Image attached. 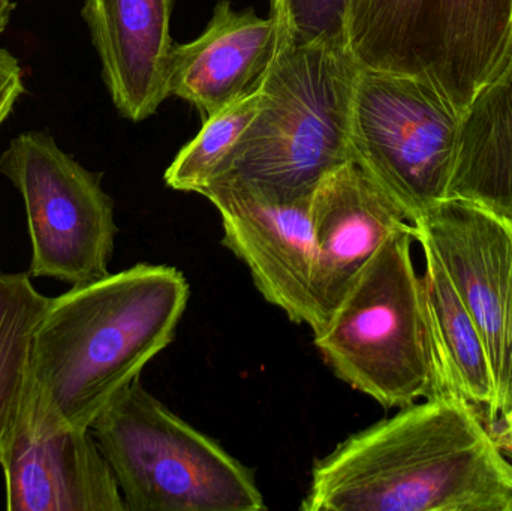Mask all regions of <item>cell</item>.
Instances as JSON below:
<instances>
[{
    "label": "cell",
    "mask_w": 512,
    "mask_h": 511,
    "mask_svg": "<svg viewBox=\"0 0 512 511\" xmlns=\"http://www.w3.org/2000/svg\"><path fill=\"white\" fill-rule=\"evenodd\" d=\"M300 509L512 511V464L472 405L438 393L318 459Z\"/></svg>",
    "instance_id": "6da1fadb"
},
{
    "label": "cell",
    "mask_w": 512,
    "mask_h": 511,
    "mask_svg": "<svg viewBox=\"0 0 512 511\" xmlns=\"http://www.w3.org/2000/svg\"><path fill=\"white\" fill-rule=\"evenodd\" d=\"M189 302L176 267L137 264L50 299L32 342L27 404L50 429H90L173 342Z\"/></svg>",
    "instance_id": "7a4b0ae2"
},
{
    "label": "cell",
    "mask_w": 512,
    "mask_h": 511,
    "mask_svg": "<svg viewBox=\"0 0 512 511\" xmlns=\"http://www.w3.org/2000/svg\"><path fill=\"white\" fill-rule=\"evenodd\" d=\"M360 66L342 42L279 41L261 83V107L219 171L289 195H312L352 161V95ZM215 177V179H216Z\"/></svg>",
    "instance_id": "3957f363"
},
{
    "label": "cell",
    "mask_w": 512,
    "mask_h": 511,
    "mask_svg": "<svg viewBox=\"0 0 512 511\" xmlns=\"http://www.w3.org/2000/svg\"><path fill=\"white\" fill-rule=\"evenodd\" d=\"M414 240L415 227L393 234L313 339L339 380L388 410L438 395Z\"/></svg>",
    "instance_id": "277c9868"
},
{
    "label": "cell",
    "mask_w": 512,
    "mask_h": 511,
    "mask_svg": "<svg viewBox=\"0 0 512 511\" xmlns=\"http://www.w3.org/2000/svg\"><path fill=\"white\" fill-rule=\"evenodd\" d=\"M90 429L126 511L265 510L254 473L140 380L116 396Z\"/></svg>",
    "instance_id": "5b68a950"
},
{
    "label": "cell",
    "mask_w": 512,
    "mask_h": 511,
    "mask_svg": "<svg viewBox=\"0 0 512 511\" xmlns=\"http://www.w3.org/2000/svg\"><path fill=\"white\" fill-rule=\"evenodd\" d=\"M346 45L360 68L417 78L460 113L512 53V0H352Z\"/></svg>",
    "instance_id": "8992f818"
},
{
    "label": "cell",
    "mask_w": 512,
    "mask_h": 511,
    "mask_svg": "<svg viewBox=\"0 0 512 511\" xmlns=\"http://www.w3.org/2000/svg\"><path fill=\"white\" fill-rule=\"evenodd\" d=\"M462 116L424 81L358 68L349 123L352 161L412 225L450 198Z\"/></svg>",
    "instance_id": "52a82bcc"
},
{
    "label": "cell",
    "mask_w": 512,
    "mask_h": 511,
    "mask_svg": "<svg viewBox=\"0 0 512 511\" xmlns=\"http://www.w3.org/2000/svg\"><path fill=\"white\" fill-rule=\"evenodd\" d=\"M0 173L24 201L32 243L29 275L75 285L108 273L117 225L101 177L60 149L50 134L15 137L0 156Z\"/></svg>",
    "instance_id": "ba28073f"
},
{
    "label": "cell",
    "mask_w": 512,
    "mask_h": 511,
    "mask_svg": "<svg viewBox=\"0 0 512 511\" xmlns=\"http://www.w3.org/2000/svg\"><path fill=\"white\" fill-rule=\"evenodd\" d=\"M414 227L415 240L438 255L483 339L495 383L496 425L512 411L511 218L448 198Z\"/></svg>",
    "instance_id": "9c48e42d"
},
{
    "label": "cell",
    "mask_w": 512,
    "mask_h": 511,
    "mask_svg": "<svg viewBox=\"0 0 512 511\" xmlns=\"http://www.w3.org/2000/svg\"><path fill=\"white\" fill-rule=\"evenodd\" d=\"M313 194H283L233 173L216 177L200 192L218 209L222 243L248 267L261 296L309 329Z\"/></svg>",
    "instance_id": "30bf717a"
},
{
    "label": "cell",
    "mask_w": 512,
    "mask_h": 511,
    "mask_svg": "<svg viewBox=\"0 0 512 511\" xmlns=\"http://www.w3.org/2000/svg\"><path fill=\"white\" fill-rule=\"evenodd\" d=\"M412 227L357 162H346L321 180L312 200L313 335L325 329L379 248Z\"/></svg>",
    "instance_id": "8fae6325"
},
{
    "label": "cell",
    "mask_w": 512,
    "mask_h": 511,
    "mask_svg": "<svg viewBox=\"0 0 512 511\" xmlns=\"http://www.w3.org/2000/svg\"><path fill=\"white\" fill-rule=\"evenodd\" d=\"M0 465L6 510L126 511L92 429L45 428L27 399L0 449Z\"/></svg>",
    "instance_id": "7c38bea8"
},
{
    "label": "cell",
    "mask_w": 512,
    "mask_h": 511,
    "mask_svg": "<svg viewBox=\"0 0 512 511\" xmlns=\"http://www.w3.org/2000/svg\"><path fill=\"white\" fill-rule=\"evenodd\" d=\"M277 47L279 30L271 15L236 11L228 0H219L203 35L173 45L168 96L189 102L209 119L259 89Z\"/></svg>",
    "instance_id": "4fadbf2b"
},
{
    "label": "cell",
    "mask_w": 512,
    "mask_h": 511,
    "mask_svg": "<svg viewBox=\"0 0 512 511\" xmlns=\"http://www.w3.org/2000/svg\"><path fill=\"white\" fill-rule=\"evenodd\" d=\"M173 0H86L83 18L117 111L143 122L168 98Z\"/></svg>",
    "instance_id": "5bb4252c"
},
{
    "label": "cell",
    "mask_w": 512,
    "mask_h": 511,
    "mask_svg": "<svg viewBox=\"0 0 512 511\" xmlns=\"http://www.w3.org/2000/svg\"><path fill=\"white\" fill-rule=\"evenodd\" d=\"M426 260L424 308L438 393L459 396L493 428L495 383L483 339L438 255L421 245Z\"/></svg>",
    "instance_id": "9a60e30c"
},
{
    "label": "cell",
    "mask_w": 512,
    "mask_h": 511,
    "mask_svg": "<svg viewBox=\"0 0 512 511\" xmlns=\"http://www.w3.org/2000/svg\"><path fill=\"white\" fill-rule=\"evenodd\" d=\"M450 198L512 216V53L463 113Z\"/></svg>",
    "instance_id": "2e32d148"
},
{
    "label": "cell",
    "mask_w": 512,
    "mask_h": 511,
    "mask_svg": "<svg viewBox=\"0 0 512 511\" xmlns=\"http://www.w3.org/2000/svg\"><path fill=\"white\" fill-rule=\"evenodd\" d=\"M48 303L29 273H0V449L26 399L33 335Z\"/></svg>",
    "instance_id": "e0dca14e"
},
{
    "label": "cell",
    "mask_w": 512,
    "mask_h": 511,
    "mask_svg": "<svg viewBox=\"0 0 512 511\" xmlns=\"http://www.w3.org/2000/svg\"><path fill=\"white\" fill-rule=\"evenodd\" d=\"M261 86L204 120L200 134L186 144L165 173L174 191L200 194L224 167L228 156L261 107Z\"/></svg>",
    "instance_id": "ac0fdd59"
},
{
    "label": "cell",
    "mask_w": 512,
    "mask_h": 511,
    "mask_svg": "<svg viewBox=\"0 0 512 511\" xmlns=\"http://www.w3.org/2000/svg\"><path fill=\"white\" fill-rule=\"evenodd\" d=\"M352 0H271L279 41L288 45L330 41L346 45ZM348 47V45H346Z\"/></svg>",
    "instance_id": "d6986e66"
},
{
    "label": "cell",
    "mask_w": 512,
    "mask_h": 511,
    "mask_svg": "<svg viewBox=\"0 0 512 511\" xmlns=\"http://www.w3.org/2000/svg\"><path fill=\"white\" fill-rule=\"evenodd\" d=\"M24 93L23 69L20 62L0 47V126Z\"/></svg>",
    "instance_id": "ffe728a7"
},
{
    "label": "cell",
    "mask_w": 512,
    "mask_h": 511,
    "mask_svg": "<svg viewBox=\"0 0 512 511\" xmlns=\"http://www.w3.org/2000/svg\"><path fill=\"white\" fill-rule=\"evenodd\" d=\"M499 431L493 429L498 446L501 447L502 452L505 455H510L512 458V411L511 413L505 414L504 417L499 419Z\"/></svg>",
    "instance_id": "44dd1931"
},
{
    "label": "cell",
    "mask_w": 512,
    "mask_h": 511,
    "mask_svg": "<svg viewBox=\"0 0 512 511\" xmlns=\"http://www.w3.org/2000/svg\"><path fill=\"white\" fill-rule=\"evenodd\" d=\"M14 9V0H0V35H2L6 27H8L12 14H14Z\"/></svg>",
    "instance_id": "7402d4cb"
},
{
    "label": "cell",
    "mask_w": 512,
    "mask_h": 511,
    "mask_svg": "<svg viewBox=\"0 0 512 511\" xmlns=\"http://www.w3.org/2000/svg\"><path fill=\"white\" fill-rule=\"evenodd\" d=\"M508 218H511V221H512V216H508Z\"/></svg>",
    "instance_id": "603a6c76"
}]
</instances>
